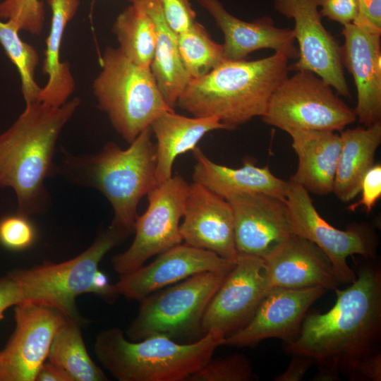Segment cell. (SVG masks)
<instances>
[{
	"label": "cell",
	"mask_w": 381,
	"mask_h": 381,
	"mask_svg": "<svg viewBox=\"0 0 381 381\" xmlns=\"http://www.w3.org/2000/svg\"><path fill=\"white\" fill-rule=\"evenodd\" d=\"M334 290L332 308L306 314L297 337L284 343V349L347 375L360 359L380 351L381 270L363 266L348 287Z\"/></svg>",
	"instance_id": "obj_1"
},
{
	"label": "cell",
	"mask_w": 381,
	"mask_h": 381,
	"mask_svg": "<svg viewBox=\"0 0 381 381\" xmlns=\"http://www.w3.org/2000/svg\"><path fill=\"white\" fill-rule=\"evenodd\" d=\"M80 104L78 97L59 107L26 104L15 122L0 134V189H13L18 212L29 217L47 209L44 181L57 173L53 162L56 143Z\"/></svg>",
	"instance_id": "obj_2"
},
{
	"label": "cell",
	"mask_w": 381,
	"mask_h": 381,
	"mask_svg": "<svg viewBox=\"0 0 381 381\" xmlns=\"http://www.w3.org/2000/svg\"><path fill=\"white\" fill-rule=\"evenodd\" d=\"M289 59L274 52L253 60H224L210 73L192 78L176 106L195 117H216L229 130L262 116L270 98L288 76Z\"/></svg>",
	"instance_id": "obj_3"
},
{
	"label": "cell",
	"mask_w": 381,
	"mask_h": 381,
	"mask_svg": "<svg viewBox=\"0 0 381 381\" xmlns=\"http://www.w3.org/2000/svg\"><path fill=\"white\" fill-rule=\"evenodd\" d=\"M152 135L150 127L145 128L126 150L109 142L96 155H73L63 150L57 172L101 192L113 207L111 224L132 234L140 200L157 186Z\"/></svg>",
	"instance_id": "obj_4"
},
{
	"label": "cell",
	"mask_w": 381,
	"mask_h": 381,
	"mask_svg": "<svg viewBox=\"0 0 381 381\" xmlns=\"http://www.w3.org/2000/svg\"><path fill=\"white\" fill-rule=\"evenodd\" d=\"M224 339L214 330L190 344L164 334L131 341L120 328L111 327L98 333L94 349L99 363L119 381H186L212 358Z\"/></svg>",
	"instance_id": "obj_5"
},
{
	"label": "cell",
	"mask_w": 381,
	"mask_h": 381,
	"mask_svg": "<svg viewBox=\"0 0 381 381\" xmlns=\"http://www.w3.org/2000/svg\"><path fill=\"white\" fill-rule=\"evenodd\" d=\"M101 70L92 83L98 108L129 144L162 114L174 111L165 102L150 68L108 47L99 57Z\"/></svg>",
	"instance_id": "obj_6"
},
{
	"label": "cell",
	"mask_w": 381,
	"mask_h": 381,
	"mask_svg": "<svg viewBox=\"0 0 381 381\" xmlns=\"http://www.w3.org/2000/svg\"><path fill=\"white\" fill-rule=\"evenodd\" d=\"M131 233L111 224L92 245L78 256L60 263L46 262L30 269L13 271L23 294V303L48 306L81 324L76 298L88 294L98 265L115 246Z\"/></svg>",
	"instance_id": "obj_7"
},
{
	"label": "cell",
	"mask_w": 381,
	"mask_h": 381,
	"mask_svg": "<svg viewBox=\"0 0 381 381\" xmlns=\"http://www.w3.org/2000/svg\"><path fill=\"white\" fill-rule=\"evenodd\" d=\"M228 272H200L143 298L126 331L128 338L139 341L164 334L174 339L202 332L207 306Z\"/></svg>",
	"instance_id": "obj_8"
},
{
	"label": "cell",
	"mask_w": 381,
	"mask_h": 381,
	"mask_svg": "<svg viewBox=\"0 0 381 381\" xmlns=\"http://www.w3.org/2000/svg\"><path fill=\"white\" fill-rule=\"evenodd\" d=\"M262 119L290 133L297 130L341 132L357 118L328 83L311 71H296L274 92Z\"/></svg>",
	"instance_id": "obj_9"
},
{
	"label": "cell",
	"mask_w": 381,
	"mask_h": 381,
	"mask_svg": "<svg viewBox=\"0 0 381 381\" xmlns=\"http://www.w3.org/2000/svg\"><path fill=\"white\" fill-rule=\"evenodd\" d=\"M285 202L291 232L312 242L326 255L341 284H351L356 278L347 263L349 256L375 258L377 238L367 225L353 224L346 230L334 227L320 215L309 193L290 181Z\"/></svg>",
	"instance_id": "obj_10"
},
{
	"label": "cell",
	"mask_w": 381,
	"mask_h": 381,
	"mask_svg": "<svg viewBox=\"0 0 381 381\" xmlns=\"http://www.w3.org/2000/svg\"><path fill=\"white\" fill-rule=\"evenodd\" d=\"M188 189L185 179L175 175L147 195L148 207L136 218L133 241L126 250L112 258L117 273L132 272L150 258L181 243L179 222L184 214Z\"/></svg>",
	"instance_id": "obj_11"
},
{
	"label": "cell",
	"mask_w": 381,
	"mask_h": 381,
	"mask_svg": "<svg viewBox=\"0 0 381 381\" xmlns=\"http://www.w3.org/2000/svg\"><path fill=\"white\" fill-rule=\"evenodd\" d=\"M321 2L322 0H274L275 10L294 21L292 30L298 44V57L289 70L311 71L339 95L349 97L341 47L322 23L319 9Z\"/></svg>",
	"instance_id": "obj_12"
},
{
	"label": "cell",
	"mask_w": 381,
	"mask_h": 381,
	"mask_svg": "<svg viewBox=\"0 0 381 381\" xmlns=\"http://www.w3.org/2000/svg\"><path fill=\"white\" fill-rule=\"evenodd\" d=\"M66 317L45 305L15 306L16 328L0 351V381H35L55 334Z\"/></svg>",
	"instance_id": "obj_13"
},
{
	"label": "cell",
	"mask_w": 381,
	"mask_h": 381,
	"mask_svg": "<svg viewBox=\"0 0 381 381\" xmlns=\"http://www.w3.org/2000/svg\"><path fill=\"white\" fill-rule=\"evenodd\" d=\"M271 289L261 258L238 255L212 296L202 320L201 331H219L225 337L243 327Z\"/></svg>",
	"instance_id": "obj_14"
},
{
	"label": "cell",
	"mask_w": 381,
	"mask_h": 381,
	"mask_svg": "<svg viewBox=\"0 0 381 381\" xmlns=\"http://www.w3.org/2000/svg\"><path fill=\"white\" fill-rule=\"evenodd\" d=\"M326 291L322 287L272 288L250 320L225 337L223 345L254 346L270 338L279 339L284 343L294 341L308 309Z\"/></svg>",
	"instance_id": "obj_15"
},
{
	"label": "cell",
	"mask_w": 381,
	"mask_h": 381,
	"mask_svg": "<svg viewBox=\"0 0 381 381\" xmlns=\"http://www.w3.org/2000/svg\"><path fill=\"white\" fill-rule=\"evenodd\" d=\"M235 262L212 251L181 243L159 254L148 265L121 275L115 286L119 295L140 301L155 291L200 272H228Z\"/></svg>",
	"instance_id": "obj_16"
},
{
	"label": "cell",
	"mask_w": 381,
	"mask_h": 381,
	"mask_svg": "<svg viewBox=\"0 0 381 381\" xmlns=\"http://www.w3.org/2000/svg\"><path fill=\"white\" fill-rule=\"evenodd\" d=\"M226 200L233 211L238 255L262 258L292 234L285 200L262 193L237 194Z\"/></svg>",
	"instance_id": "obj_17"
},
{
	"label": "cell",
	"mask_w": 381,
	"mask_h": 381,
	"mask_svg": "<svg viewBox=\"0 0 381 381\" xmlns=\"http://www.w3.org/2000/svg\"><path fill=\"white\" fill-rule=\"evenodd\" d=\"M262 260L271 289L322 287L327 291L341 284L326 255L312 242L293 233Z\"/></svg>",
	"instance_id": "obj_18"
},
{
	"label": "cell",
	"mask_w": 381,
	"mask_h": 381,
	"mask_svg": "<svg viewBox=\"0 0 381 381\" xmlns=\"http://www.w3.org/2000/svg\"><path fill=\"white\" fill-rule=\"evenodd\" d=\"M182 218L180 234L186 244L236 260L234 214L226 200L193 182Z\"/></svg>",
	"instance_id": "obj_19"
},
{
	"label": "cell",
	"mask_w": 381,
	"mask_h": 381,
	"mask_svg": "<svg viewBox=\"0 0 381 381\" xmlns=\"http://www.w3.org/2000/svg\"><path fill=\"white\" fill-rule=\"evenodd\" d=\"M343 65L351 74L357 92L354 110L365 127L381 122V33L351 23L344 25Z\"/></svg>",
	"instance_id": "obj_20"
},
{
	"label": "cell",
	"mask_w": 381,
	"mask_h": 381,
	"mask_svg": "<svg viewBox=\"0 0 381 381\" xmlns=\"http://www.w3.org/2000/svg\"><path fill=\"white\" fill-rule=\"evenodd\" d=\"M196 1L212 17L222 32L226 59H244L251 52L262 49H272L289 59H298V49L292 30L275 27L268 17L244 21L231 14L219 0Z\"/></svg>",
	"instance_id": "obj_21"
},
{
	"label": "cell",
	"mask_w": 381,
	"mask_h": 381,
	"mask_svg": "<svg viewBox=\"0 0 381 381\" xmlns=\"http://www.w3.org/2000/svg\"><path fill=\"white\" fill-rule=\"evenodd\" d=\"M193 179L216 195L224 198L248 193H262L282 200L286 199L288 181L276 177L268 167H256L251 161L240 168L217 164L195 147Z\"/></svg>",
	"instance_id": "obj_22"
},
{
	"label": "cell",
	"mask_w": 381,
	"mask_h": 381,
	"mask_svg": "<svg viewBox=\"0 0 381 381\" xmlns=\"http://www.w3.org/2000/svg\"><path fill=\"white\" fill-rule=\"evenodd\" d=\"M298 157V167L290 181L308 193L324 195L332 193L340 152V135L333 131L297 130L289 133Z\"/></svg>",
	"instance_id": "obj_23"
},
{
	"label": "cell",
	"mask_w": 381,
	"mask_h": 381,
	"mask_svg": "<svg viewBox=\"0 0 381 381\" xmlns=\"http://www.w3.org/2000/svg\"><path fill=\"white\" fill-rule=\"evenodd\" d=\"M157 140L156 179L157 186L169 179L176 158L194 150L207 133L229 130L216 117H187L174 111H166L150 124Z\"/></svg>",
	"instance_id": "obj_24"
},
{
	"label": "cell",
	"mask_w": 381,
	"mask_h": 381,
	"mask_svg": "<svg viewBox=\"0 0 381 381\" xmlns=\"http://www.w3.org/2000/svg\"><path fill=\"white\" fill-rule=\"evenodd\" d=\"M51 11V25L46 39L42 73L48 76L41 88L38 102L59 107L66 103L75 88L68 61H61L60 51L68 23L75 16L80 0H47Z\"/></svg>",
	"instance_id": "obj_25"
},
{
	"label": "cell",
	"mask_w": 381,
	"mask_h": 381,
	"mask_svg": "<svg viewBox=\"0 0 381 381\" xmlns=\"http://www.w3.org/2000/svg\"><path fill=\"white\" fill-rule=\"evenodd\" d=\"M134 4H141L154 22L156 43L150 69L165 102L174 109L191 80L180 55L177 35L165 21L158 0H138Z\"/></svg>",
	"instance_id": "obj_26"
},
{
	"label": "cell",
	"mask_w": 381,
	"mask_h": 381,
	"mask_svg": "<svg viewBox=\"0 0 381 381\" xmlns=\"http://www.w3.org/2000/svg\"><path fill=\"white\" fill-rule=\"evenodd\" d=\"M341 141L332 193L341 202L353 200L361 191L363 179L374 165L381 143V122L365 128L341 131Z\"/></svg>",
	"instance_id": "obj_27"
},
{
	"label": "cell",
	"mask_w": 381,
	"mask_h": 381,
	"mask_svg": "<svg viewBox=\"0 0 381 381\" xmlns=\"http://www.w3.org/2000/svg\"><path fill=\"white\" fill-rule=\"evenodd\" d=\"M80 325V322L66 317L53 339L48 361L64 370L72 381L108 380L87 353Z\"/></svg>",
	"instance_id": "obj_28"
},
{
	"label": "cell",
	"mask_w": 381,
	"mask_h": 381,
	"mask_svg": "<svg viewBox=\"0 0 381 381\" xmlns=\"http://www.w3.org/2000/svg\"><path fill=\"white\" fill-rule=\"evenodd\" d=\"M112 32L119 49L134 64L150 68L155 48L154 22L140 4H131L116 18Z\"/></svg>",
	"instance_id": "obj_29"
},
{
	"label": "cell",
	"mask_w": 381,
	"mask_h": 381,
	"mask_svg": "<svg viewBox=\"0 0 381 381\" xmlns=\"http://www.w3.org/2000/svg\"><path fill=\"white\" fill-rule=\"evenodd\" d=\"M177 40L181 59L191 79L204 76L226 59L222 44L214 42L198 21L177 35Z\"/></svg>",
	"instance_id": "obj_30"
},
{
	"label": "cell",
	"mask_w": 381,
	"mask_h": 381,
	"mask_svg": "<svg viewBox=\"0 0 381 381\" xmlns=\"http://www.w3.org/2000/svg\"><path fill=\"white\" fill-rule=\"evenodd\" d=\"M19 32L11 22L0 20V44L18 69L26 104L39 99L42 87L35 80V72L40 62V54L33 46L20 37Z\"/></svg>",
	"instance_id": "obj_31"
},
{
	"label": "cell",
	"mask_w": 381,
	"mask_h": 381,
	"mask_svg": "<svg viewBox=\"0 0 381 381\" xmlns=\"http://www.w3.org/2000/svg\"><path fill=\"white\" fill-rule=\"evenodd\" d=\"M251 364L241 353L210 359L186 381H250L255 380Z\"/></svg>",
	"instance_id": "obj_32"
},
{
	"label": "cell",
	"mask_w": 381,
	"mask_h": 381,
	"mask_svg": "<svg viewBox=\"0 0 381 381\" xmlns=\"http://www.w3.org/2000/svg\"><path fill=\"white\" fill-rule=\"evenodd\" d=\"M0 20L11 22L19 31L40 35L45 20L44 3L40 0H4L0 2Z\"/></svg>",
	"instance_id": "obj_33"
},
{
	"label": "cell",
	"mask_w": 381,
	"mask_h": 381,
	"mask_svg": "<svg viewBox=\"0 0 381 381\" xmlns=\"http://www.w3.org/2000/svg\"><path fill=\"white\" fill-rule=\"evenodd\" d=\"M36 238V229L29 217L17 212L0 219V243L13 250L30 247Z\"/></svg>",
	"instance_id": "obj_34"
},
{
	"label": "cell",
	"mask_w": 381,
	"mask_h": 381,
	"mask_svg": "<svg viewBox=\"0 0 381 381\" xmlns=\"http://www.w3.org/2000/svg\"><path fill=\"white\" fill-rule=\"evenodd\" d=\"M158 1L165 21L176 35L188 30L197 21L190 0Z\"/></svg>",
	"instance_id": "obj_35"
},
{
	"label": "cell",
	"mask_w": 381,
	"mask_h": 381,
	"mask_svg": "<svg viewBox=\"0 0 381 381\" xmlns=\"http://www.w3.org/2000/svg\"><path fill=\"white\" fill-rule=\"evenodd\" d=\"M361 199L349 207V210H355L363 206L370 212L381 196V165H373L364 176L361 187Z\"/></svg>",
	"instance_id": "obj_36"
},
{
	"label": "cell",
	"mask_w": 381,
	"mask_h": 381,
	"mask_svg": "<svg viewBox=\"0 0 381 381\" xmlns=\"http://www.w3.org/2000/svg\"><path fill=\"white\" fill-rule=\"evenodd\" d=\"M320 8L322 16L343 25L352 23L358 14L356 0H322Z\"/></svg>",
	"instance_id": "obj_37"
},
{
	"label": "cell",
	"mask_w": 381,
	"mask_h": 381,
	"mask_svg": "<svg viewBox=\"0 0 381 381\" xmlns=\"http://www.w3.org/2000/svg\"><path fill=\"white\" fill-rule=\"evenodd\" d=\"M347 375L352 380L380 381V351L360 359Z\"/></svg>",
	"instance_id": "obj_38"
},
{
	"label": "cell",
	"mask_w": 381,
	"mask_h": 381,
	"mask_svg": "<svg viewBox=\"0 0 381 381\" xmlns=\"http://www.w3.org/2000/svg\"><path fill=\"white\" fill-rule=\"evenodd\" d=\"M23 302V290L13 272L0 278V320L7 308Z\"/></svg>",
	"instance_id": "obj_39"
},
{
	"label": "cell",
	"mask_w": 381,
	"mask_h": 381,
	"mask_svg": "<svg viewBox=\"0 0 381 381\" xmlns=\"http://www.w3.org/2000/svg\"><path fill=\"white\" fill-rule=\"evenodd\" d=\"M358 14L352 22L381 33V0H356Z\"/></svg>",
	"instance_id": "obj_40"
},
{
	"label": "cell",
	"mask_w": 381,
	"mask_h": 381,
	"mask_svg": "<svg viewBox=\"0 0 381 381\" xmlns=\"http://www.w3.org/2000/svg\"><path fill=\"white\" fill-rule=\"evenodd\" d=\"M293 358L287 368L274 380L275 381H300L308 373L315 361L307 356L292 355Z\"/></svg>",
	"instance_id": "obj_41"
},
{
	"label": "cell",
	"mask_w": 381,
	"mask_h": 381,
	"mask_svg": "<svg viewBox=\"0 0 381 381\" xmlns=\"http://www.w3.org/2000/svg\"><path fill=\"white\" fill-rule=\"evenodd\" d=\"M88 294L97 295L109 302H112L119 295L115 284H110L107 277L99 270L93 277Z\"/></svg>",
	"instance_id": "obj_42"
},
{
	"label": "cell",
	"mask_w": 381,
	"mask_h": 381,
	"mask_svg": "<svg viewBox=\"0 0 381 381\" xmlns=\"http://www.w3.org/2000/svg\"><path fill=\"white\" fill-rule=\"evenodd\" d=\"M35 381H72L61 368L50 362L44 363L40 368Z\"/></svg>",
	"instance_id": "obj_43"
},
{
	"label": "cell",
	"mask_w": 381,
	"mask_h": 381,
	"mask_svg": "<svg viewBox=\"0 0 381 381\" xmlns=\"http://www.w3.org/2000/svg\"><path fill=\"white\" fill-rule=\"evenodd\" d=\"M339 370L334 367L318 365V370L311 380L313 381H336L340 380Z\"/></svg>",
	"instance_id": "obj_44"
},
{
	"label": "cell",
	"mask_w": 381,
	"mask_h": 381,
	"mask_svg": "<svg viewBox=\"0 0 381 381\" xmlns=\"http://www.w3.org/2000/svg\"><path fill=\"white\" fill-rule=\"evenodd\" d=\"M130 1L131 4H134L138 0H128Z\"/></svg>",
	"instance_id": "obj_45"
}]
</instances>
